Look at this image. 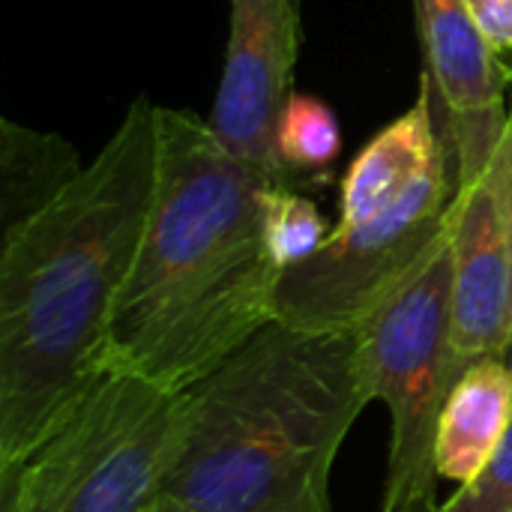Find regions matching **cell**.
I'll return each instance as SVG.
<instances>
[{"label": "cell", "mask_w": 512, "mask_h": 512, "mask_svg": "<svg viewBox=\"0 0 512 512\" xmlns=\"http://www.w3.org/2000/svg\"><path fill=\"white\" fill-rule=\"evenodd\" d=\"M453 195V156H444L369 219L333 228L318 255L282 273L276 321L351 333L447 237Z\"/></svg>", "instance_id": "obj_6"}, {"label": "cell", "mask_w": 512, "mask_h": 512, "mask_svg": "<svg viewBox=\"0 0 512 512\" xmlns=\"http://www.w3.org/2000/svg\"><path fill=\"white\" fill-rule=\"evenodd\" d=\"M423 42L426 75L444 111L456 183L495 162L501 147L510 84L498 54L465 0H411Z\"/></svg>", "instance_id": "obj_8"}, {"label": "cell", "mask_w": 512, "mask_h": 512, "mask_svg": "<svg viewBox=\"0 0 512 512\" xmlns=\"http://www.w3.org/2000/svg\"><path fill=\"white\" fill-rule=\"evenodd\" d=\"M512 84V0H465Z\"/></svg>", "instance_id": "obj_15"}, {"label": "cell", "mask_w": 512, "mask_h": 512, "mask_svg": "<svg viewBox=\"0 0 512 512\" xmlns=\"http://www.w3.org/2000/svg\"><path fill=\"white\" fill-rule=\"evenodd\" d=\"M186 396L153 512H336L330 474L372 402L354 330L270 321Z\"/></svg>", "instance_id": "obj_3"}, {"label": "cell", "mask_w": 512, "mask_h": 512, "mask_svg": "<svg viewBox=\"0 0 512 512\" xmlns=\"http://www.w3.org/2000/svg\"><path fill=\"white\" fill-rule=\"evenodd\" d=\"M342 150V126L336 111L309 93H291L276 123V156L285 174L312 177L330 171Z\"/></svg>", "instance_id": "obj_12"}, {"label": "cell", "mask_w": 512, "mask_h": 512, "mask_svg": "<svg viewBox=\"0 0 512 512\" xmlns=\"http://www.w3.org/2000/svg\"><path fill=\"white\" fill-rule=\"evenodd\" d=\"M81 153L57 132L0 120V222L3 234L51 207L81 174Z\"/></svg>", "instance_id": "obj_11"}, {"label": "cell", "mask_w": 512, "mask_h": 512, "mask_svg": "<svg viewBox=\"0 0 512 512\" xmlns=\"http://www.w3.org/2000/svg\"><path fill=\"white\" fill-rule=\"evenodd\" d=\"M453 348L459 366L501 357L512 342L510 213L498 165L459 180L450 207Z\"/></svg>", "instance_id": "obj_9"}, {"label": "cell", "mask_w": 512, "mask_h": 512, "mask_svg": "<svg viewBox=\"0 0 512 512\" xmlns=\"http://www.w3.org/2000/svg\"><path fill=\"white\" fill-rule=\"evenodd\" d=\"M501 357L507 360V366H510V372H512V342H510V345H507V351H504Z\"/></svg>", "instance_id": "obj_16"}, {"label": "cell", "mask_w": 512, "mask_h": 512, "mask_svg": "<svg viewBox=\"0 0 512 512\" xmlns=\"http://www.w3.org/2000/svg\"><path fill=\"white\" fill-rule=\"evenodd\" d=\"M512 423V372L504 357L468 363L453 384L435 435V468L441 480L471 483Z\"/></svg>", "instance_id": "obj_10"}, {"label": "cell", "mask_w": 512, "mask_h": 512, "mask_svg": "<svg viewBox=\"0 0 512 512\" xmlns=\"http://www.w3.org/2000/svg\"><path fill=\"white\" fill-rule=\"evenodd\" d=\"M186 390L111 372L39 447L0 471V512H153Z\"/></svg>", "instance_id": "obj_4"}, {"label": "cell", "mask_w": 512, "mask_h": 512, "mask_svg": "<svg viewBox=\"0 0 512 512\" xmlns=\"http://www.w3.org/2000/svg\"><path fill=\"white\" fill-rule=\"evenodd\" d=\"M300 0H231L228 51L207 123L243 162L294 186L276 156V123L294 93Z\"/></svg>", "instance_id": "obj_7"}, {"label": "cell", "mask_w": 512, "mask_h": 512, "mask_svg": "<svg viewBox=\"0 0 512 512\" xmlns=\"http://www.w3.org/2000/svg\"><path fill=\"white\" fill-rule=\"evenodd\" d=\"M261 219L267 252L282 273L318 255L333 234L318 204L294 186H267L261 195Z\"/></svg>", "instance_id": "obj_13"}, {"label": "cell", "mask_w": 512, "mask_h": 512, "mask_svg": "<svg viewBox=\"0 0 512 512\" xmlns=\"http://www.w3.org/2000/svg\"><path fill=\"white\" fill-rule=\"evenodd\" d=\"M414 512H441V507H438V504H426V507H420V510Z\"/></svg>", "instance_id": "obj_17"}, {"label": "cell", "mask_w": 512, "mask_h": 512, "mask_svg": "<svg viewBox=\"0 0 512 512\" xmlns=\"http://www.w3.org/2000/svg\"><path fill=\"white\" fill-rule=\"evenodd\" d=\"M159 180V105L135 96L84 174L0 240V471L108 375L114 303Z\"/></svg>", "instance_id": "obj_1"}, {"label": "cell", "mask_w": 512, "mask_h": 512, "mask_svg": "<svg viewBox=\"0 0 512 512\" xmlns=\"http://www.w3.org/2000/svg\"><path fill=\"white\" fill-rule=\"evenodd\" d=\"M357 366L390 411V456L381 512L435 504V435L441 408L462 375L453 348V252L447 237L357 327Z\"/></svg>", "instance_id": "obj_5"}, {"label": "cell", "mask_w": 512, "mask_h": 512, "mask_svg": "<svg viewBox=\"0 0 512 512\" xmlns=\"http://www.w3.org/2000/svg\"><path fill=\"white\" fill-rule=\"evenodd\" d=\"M267 186L282 183L237 159L204 117L159 105L156 198L114 303L111 372L189 390L276 321Z\"/></svg>", "instance_id": "obj_2"}, {"label": "cell", "mask_w": 512, "mask_h": 512, "mask_svg": "<svg viewBox=\"0 0 512 512\" xmlns=\"http://www.w3.org/2000/svg\"><path fill=\"white\" fill-rule=\"evenodd\" d=\"M441 512H512V423L486 468L459 486Z\"/></svg>", "instance_id": "obj_14"}]
</instances>
